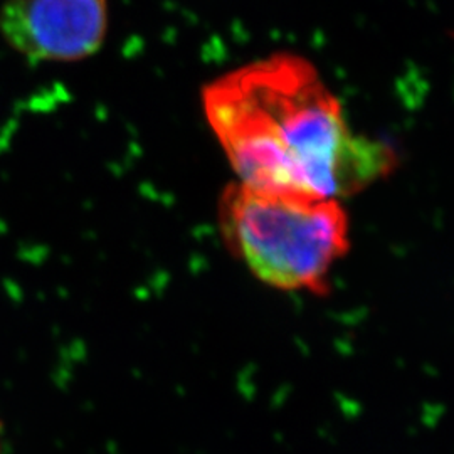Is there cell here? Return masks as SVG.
<instances>
[{
    "label": "cell",
    "instance_id": "1",
    "mask_svg": "<svg viewBox=\"0 0 454 454\" xmlns=\"http://www.w3.org/2000/svg\"><path fill=\"white\" fill-rule=\"evenodd\" d=\"M204 112L246 185L309 197H347L395 163L382 142L354 135L339 99L305 58L279 52L212 82Z\"/></svg>",
    "mask_w": 454,
    "mask_h": 454
},
{
    "label": "cell",
    "instance_id": "2",
    "mask_svg": "<svg viewBox=\"0 0 454 454\" xmlns=\"http://www.w3.org/2000/svg\"><path fill=\"white\" fill-rule=\"evenodd\" d=\"M226 243L262 283L286 292L324 293L348 251L347 212L332 197L227 187L219 206Z\"/></svg>",
    "mask_w": 454,
    "mask_h": 454
},
{
    "label": "cell",
    "instance_id": "3",
    "mask_svg": "<svg viewBox=\"0 0 454 454\" xmlns=\"http://www.w3.org/2000/svg\"><path fill=\"white\" fill-rule=\"evenodd\" d=\"M108 31V0H5L0 34L34 63H76L97 54Z\"/></svg>",
    "mask_w": 454,
    "mask_h": 454
},
{
    "label": "cell",
    "instance_id": "4",
    "mask_svg": "<svg viewBox=\"0 0 454 454\" xmlns=\"http://www.w3.org/2000/svg\"><path fill=\"white\" fill-rule=\"evenodd\" d=\"M0 454H2V426H0Z\"/></svg>",
    "mask_w": 454,
    "mask_h": 454
}]
</instances>
